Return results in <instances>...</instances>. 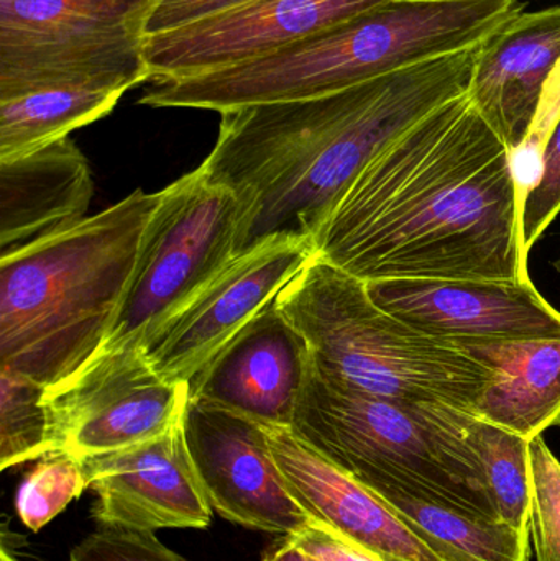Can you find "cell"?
<instances>
[{
  "label": "cell",
  "instance_id": "obj_3",
  "mask_svg": "<svg viewBox=\"0 0 560 561\" xmlns=\"http://www.w3.org/2000/svg\"><path fill=\"white\" fill-rule=\"evenodd\" d=\"M519 0H391L270 55L193 78L153 82L150 107L206 108L305 101L476 48L522 15Z\"/></svg>",
  "mask_w": 560,
  "mask_h": 561
},
{
  "label": "cell",
  "instance_id": "obj_11",
  "mask_svg": "<svg viewBox=\"0 0 560 561\" xmlns=\"http://www.w3.org/2000/svg\"><path fill=\"white\" fill-rule=\"evenodd\" d=\"M183 427L201 486L219 516L279 536H296L311 526V517L286 486L265 425L190 398Z\"/></svg>",
  "mask_w": 560,
  "mask_h": 561
},
{
  "label": "cell",
  "instance_id": "obj_23",
  "mask_svg": "<svg viewBox=\"0 0 560 561\" xmlns=\"http://www.w3.org/2000/svg\"><path fill=\"white\" fill-rule=\"evenodd\" d=\"M46 386L0 368V470L55 451Z\"/></svg>",
  "mask_w": 560,
  "mask_h": 561
},
{
  "label": "cell",
  "instance_id": "obj_16",
  "mask_svg": "<svg viewBox=\"0 0 560 561\" xmlns=\"http://www.w3.org/2000/svg\"><path fill=\"white\" fill-rule=\"evenodd\" d=\"M265 427L286 486L312 523L329 527L380 561H444L377 494L289 428Z\"/></svg>",
  "mask_w": 560,
  "mask_h": 561
},
{
  "label": "cell",
  "instance_id": "obj_8",
  "mask_svg": "<svg viewBox=\"0 0 560 561\" xmlns=\"http://www.w3.org/2000/svg\"><path fill=\"white\" fill-rule=\"evenodd\" d=\"M157 0H0V99L52 82L150 81L144 23Z\"/></svg>",
  "mask_w": 560,
  "mask_h": 561
},
{
  "label": "cell",
  "instance_id": "obj_4",
  "mask_svg": "<svg viewBox=\"0 0 560 561\" xmlns=\"http://www.w3.org/2000/svg\"><path fill=\"white\" fill-rule=\"evenodd\" d=\"M160 193L137 190L0 260V368L46 388L104 345Z\"/></svg>",
  "mask_w": 560,
  "mask_h": 561
},
{
  "label": "cell",
  "instance_id": "obj_29",
  "mask_svg": "<svg viewBox=\"0 0 560 561\" xmlns=\"http://www.w3.org/2000/svg\"><path fill=\"white\" fill-rule=\"evenodd\" d=\"M292 537L308 556L322 561H380L319 523Z\"/></svg>",
  "mask_w": 560,
  "mask_h": 561
},
{
  "label": "cell",
  "instance_id": "obj_6",
  "mask_svg": "<svg viewBox=\"0 0 560 561\" xmlns=\"http://www.w3.org/2000/svg\"><path fill=\"white\" fill-rule=\"evenodd\" d=\"M473 414L450 405H404L309 371L289 431L368 486L414 483L477 519L500 523L473 447Z\"/></svg>",
  "mask_w": 560,
  "mask_h": 561
},
{
  "label": "cell",
  "instance_id": "obj_32",
  "mask_svg": "<svg viewBox=\"0 0 560 561\" xmlns=\"http://www.w3.org/2000/svg\"><path fill=\"white\" fill-rule=\"evenodd\" d=\"M555 268L560 273V259L555 263Z\"/></svg>",
  "mask_w": 560,
  "mask_h": 561
},
{
  "label": "cell",
  "instance_id": "obj_10",
  "mask_svg": "<svg viewBox=\"0 0 560 561\" xmlns=\"http://www.w3.org/2000/svg\"><path fill=\"white\" fill-rule=\"evenodd\" d=\"M315 255L312 240L273 237L237 256L186 309L140 346L145 358L167 381L190 382L275 304Z\"/></svg>",
  "mask_w": 560,
  "mask_h": 561
},
{
  "label": "cell",
  "instance_id": "obj_34",
  "mask_svg": "<svg viewBox=\"0 0 560 561\" xmlns=\"http://www.w3.org/2000/svg\"><path fill=\"white\" fill-rule=\"evenodd\" d=\"M421 2H433V0H421Z\"/></svg>",
  "mask_w": 560,
  "mask_h": 561
},
{
  "label": "cell",
  "instance_id": "obj_12",
  "mask_svg": "<svg viewBox=\"0 0 560 561\" xmlns=\"http://www.w3.org/2000/svg\"><path fill=\"white\" fill-rule=\"evenodd\" d=\"M391 0H252L186 28L145 39L151 82L193 78L285 48Z\"/></svg>",
  "mask_w": 560,
  "mask_h": 561
},
{
  "label": "cell",
  "instance_id": "obj_15",
  "mask_svg": "<svg viewBox=\"0 0 560 561\" xmlns=\"http://www.w3.org/2000/svg\"><path fill=\"white\" fill-rule=\"evenodd\" d=\"M311 366L305 336L275 300L191 379L190 398L289 428Z\"/></svg>",
  "mask_w": 560,
  "mask_h": 561
},
{
  "label": "cell",
  "instance_id": "obj_5",
  "mask_svg": "<svg viewBox=\"0 0 560 561\" xmlns=\"http://www.w3.org/2000/svg\"><path fill=\"white\" fill-rule=\"evenodd\" d=\"M305 336L324 378L404 405H450L473 414L485 366L454 343L424 335L374 302L367 283L312 256L276 299Z\"/></svg>",
  "mask_w": 560,
  "mask_h": 561
},
{
  "label": "cell",
  "instance_id": "obj_1",
  "mask_svg": "<svg viewBox=\"0 0 560 561\" xmlns=\"http://www.w3.org/2000/svg\"><path fill=\"white\" fill-rule=\"evenodd\" d=\"M518 170L466 92L364 168L312 240L316 255L364 283L529 279Z\"/></svg>",
  "mask_w": 560,
  "mask_h": 561
},
{
  "label": "cell",
  "instance_id": "obj_20",
  "mask_svg": "<svg viewBox=\"0 0 560 561\" xmlns=\"http://www.w3.org/2000/svg\"><path fill=\"white\" fill-rule=\"evenodd\" d=\"M365 488L444 561H529V529L477 519L413 483L381 480Z\"/></svg>",
  "mask_w": 560,
  "mask_h": 561
},
{
  "label": "cell",
  "instance_id": "obj_28",
  "mask_svg": "<svg viewBox=\"0 0 560 561\" xmlns=\"http://www.w3.org/2000/svg\"><path fill=\"white\" fill-rule=\"evenodd\" d=\"M252 0H157L144 23L145 39L222 15Z\"/></svg>",
  "mask_w": 560,
  "mask_h": 561
},
{
  "label": "cell",
  "instance_id": "obj_31",
  "mask_svg": "<svg viewBox=\"0 0 560 561\" xmlns=\"http://www.w3.org/2000/svg\"><path fill=\"white\" fill-rule=\"evenodd\" d=\"M0 561H19L15 559V557L12 556V553L9 552V550L5 549V547H2V552H0Z\"/></svg>",
  "mask_w": 560,
  "mask_h": 561
},
{
  "label": "cell",
  "instance_id": "obj_2",
  "mask_svg": "<svg viewBox=\"0 0 560 561\" xmlns=\"http://www.w3.org/2000/svg\"><path fill=\"white\" fill-rule=\"evenodd\" d=\"M479 46L322 98L222 112L201 168L242 199L240 255L273 237L315 240L380 151L466 94Z\"/></svg>",
  "mask_w": 560,
  "mask_h": 561
},
{
  "label": "cell",
  "instance_id": "obj_7",
  "mask_svg": "<svg viewBox=\"0 0 560 561\" xmlns=\"http://www.w3.org/2000/svg\"><path fill=\"white\" fill-rule=\"evenodd\" d=\"M243 224L242 199L213 183L201 167L160 191L127 289L98 353L140 348L186 309L240 255Z\"/></svg>",
  "mask_w": 560,
  "mask_h": 561
},
{
  "label": "cell",
  "instance_id": "obj_22",
  "mask_svg": "<svg viewBox=\"0 0 560 561\" xmlns=\"http://www.w3.org/2000/svg\"><path fill=\"white\" fill-rule=\"evenodd\" d=\"M470 435L482 461L487 490L500 523L516 529H529V440L476 415L470 422Z\"/></svg>",
  "mask_w": 560,
  "mask_h": 561
},
{
  "label": "cell",
  "instance_id": "obj_25",
  "mask_svg": "<svg viewBox=\"0 0 560 561\" xmlns=\"http://www.w3.org/2000/svg\"><path fill=\"white\" fill-rule=\"evenodd\" d=\"M529 530L538 561H560V461L541 437L529 440Z\"/></svg>",
  "mask_w": 560,
  "mask_h": 561
},
{
  "label": "cell",
  "instance_id": "obj_21",
  "mask_svg": "<svg viewBox=\"0 0 560 561\" xmlns=\"http://www.w3.org/2000/svg\"><path fill=\"white\" fill-rule=\"evenodd\" d=\"M135 85L127 79H79L0 99V161L33 153L101 121Z\"/></svg>",
  "mask_w": 560,
  "mask_h": 561
},
{
  "label": "cell",
  "instance_id": "obj_9",
  "mask_svg": "<svg viewBox=\"0 0 560 561\" xmlns=\"http://www.w3.org/2000/svg\"><path fill=\"white\" fill-rule=\"evenodd\" d=\"M190 382L153 371L141 348L98 353L46 389L55 451L78 460L150 440L181 422Z\"/></svg>",
  "mask_w": 560,
  "mask_h": 561
},
{
  "label": "cell",
  "instance_id": "obj_17",
  "mask_svg": "<svg viewBox=\"0 0 560 561\" xmlns=\"http://www.w3.org/2000/svg\"><path fill=\"white\" fill-rule=\"evenodd\" d=\"M559 61L560 5L523 12L479 46L467 98L515 157Z\"/></svg>",
  "mask_w": 560,
  "mask_h": 561
},
{
  "label": "cell",
  "instance_id": "obj_18",
  "mask_svg": "<svg viewBox=\"0 0 560 561\" xmlns=\"http://www.w3.org/2000/svg\"><path fill=\"white\" fill-rule=\"evenodd\" d=\"M91 168L68 138L0 161V255L84 220Z\"/></svg>",
  "mask_w": 560,
  "mask_h": 561
},
{
  "label": "cell",
  "instance_id": "obj_33",
  "mask_svg": "<svg viewBox=\"0 0 560 561\" xmlns=\"http://www.w3.org/2000/svg\"><path fill=\"white\" fill-rule=\"evenodd\" d=\"M308 557H309V561H322V560L316 559V557H312V556H308Z\"/></svg>",
  "mask_w": 560,
  "mask_h": 561
},
{
  "label": "cell",
  "instance_id": "obj_30",
  "mask_svg": "<svg viewBox=\"0 0 560 561\" xmlns=\"http://www.w3.org/2000/svg\"><path fill=\"white\" fill-rule=\"evenodd\" d=\"M262 561H309V557L292 536H283V539L270 549Z\"/></svg>",
  "mask_w": 560,
  "mask_h": 561
},
{
  "label": "cell",
  "instance_id": "obj_26",
  "mask_svg": "<svg viewBox=\"0 0 560 561\" xmlns=\"http://www.w3.org/2000/svg\"><path fill=\"white\" fill-rule=\"evenodd\" d=\"M560 214V115L552 125L541 153L535 164V174L523 197L522 232L525 252H532L539 237L548 230Z\"/></svg>",
  "mask_w": 560,
  "mask_h": 561
},
{
  "label": "cell",
  "instance_id": "obj_24",
  "mask_svg": "<svg viewBox=\"0 0 560 561\" xmlns=\"http://www.w3.org/2000/svg\"><path fill=\"white\" fill-rule=\"evenodd\" d=\"M84 490L88 483L82 461L65 451H52L39 458L20 484L16 513L30 530L38 533Z\"/></svg>",
  "mask_w": 560,
  "mask_h": 561
},
{
  "label": "cell",
  "instance_id": "obj_19",
  "mask_svg": "<svg viewBox=\"0 0 560 561\" xmlns=\"http://www.w3.org/2000/svg\"><path fill=\"white\" fill-rule=\"evenodd\" d=\"M450 343L489 369L476 417L526 440L560 425V336Z\"/></svg>",
  "mask_w": 560,
  "mask_h": 561
},
{
  "label": "cell",
  "instance_id": "obj_27",
  "mask_svg": "<svg viewBox=\"0 0 560 561\" xmlns=\"http://www.w3.org/2000/svg\"><path fill=\"white\" fill-rule=\"evenodd\" d=\"M69 561H184L155 533L99 527L72 549Z\"/></svg>",
  "mask_w": 560,
  "mask_h": 561
},
{
  "label": "cell",
  "instance_id": "obj_14",
  "mask_svg": "<svg viewBox=\"0 0 560 561\" xmlns=\"http://www.w3.org/2000/svg\"><path fill=\"white\" fill-rule=\"evenodd\" d=\"M367 289L381 309L444 342L560 336V312L532 279H388Z\"/></svg>",
  "mask_w": 560,
  "mask_h": 561
},
{
  "label": "cell",
  "instance_id": "obj_13",
  "mask_svg": "<svg viewBox=\"0 0 560 561\" xmlns=\"http://www.w3.org/2000/svg\"><path fill=\"white\" fill-rule=\"evenodd\" d=\"M81 461L85 483L98 496L92 516L99 527L157 533L206 529L213 520L183 419L150 440Z\"/></svg>",
  "mask_w": 560,
  "mask_h": 561
}]
</instances>
